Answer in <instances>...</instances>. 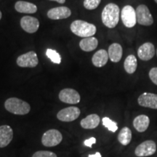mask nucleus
<instances>
[{"mask_svg": "<svg viewBox=\"0 0 157 157\" xmlns=\"http://www.w3.org/2000/svg\"><path fill=\"white\" fill-rule=\"evenodd\" d=\"M120 9L119 6L114 3H109L105 5L102 12V22L105 26L109 29H113L117 26L119 21Z\"/></svg>", "mask_w": 157, "mask_h": 157, "instance_id": "obj_1", "label": "nucleus"}, {"mask_svg": "<svg viewBox=\"0 0 157 157\" xmlns=\"http://www.w3.org/2000/svg\"><path fill=\"white\" fill-rule=\"evenodd\" d=\"M70 28L72 33H74L76 36L83 38L93 36L97 31L95 25L82 20L74 21L71 24Z\"/></svg>", "mask_w": 157, "mask_h": 157, "instance_id": "obj_2", "label": "nucleus"}, {"mask_svg": "<svg viewBox=\"0 0 157 157\" xmlns=\"http://www.w3.org/2000/svg\"><path fill=\"white\" fill-rule=\"evenodd\" d=\"M5 108L10 113L15 115H25L31 111L30 105L17 98H8L5 103Z\"/></svg>", "mask_w": 157, "mask_h": 157, "instance_id": "obj_3", "label": "nucleus"}, {"mask_svg": "<svg viewBox=\"0 0 157 157\" xmlns=\"http://www.w3.org/2000/svg\"><path fill=\"white\" fill-rule=\"evenodd\" d=\"M63 135L58 129H52L45 132L42 135V143L46 147H54L62 142Z\"/></svg>", "mask_w": 157, "mask_h": 157, "instance_id": "obj_4", "label": "nucleus"}, {"mask_svg": "<svg viewBox=\"0 0 157 157\" xmlns=\"http://www.w3.org/2000/svg\"><path fill=\"white\" fill-rule=\"evenodd\" d=\"M137 23L145 26H150L154 23V18L146 5H140L135 10Z\"/></svg>", "mask_w": 157, "mask_h": 157, "instance_id": "obj_5", "label": "nucleus"}, {"mask_svg": "<svg viewBox=\"0 0 157 157\" xmlns=\"http://www.w3.org/2000/svg\"><path fill=\"white\" fill-rule=\"evenodd\" d=\"M17 65L22 68H34L38 65L39 60L37 55L34 51L21 55L16 60Z\"/></svg>", "mask_w": 157, "mask_h": 157, "instance_id": "obj_6", "label": "nucleus"}, {"mask_svg": "<svg viewBox=\"0 0 157 157\" xmlns=\"http://www.w3.org/2000/svg\"><path fill=\"white\" fill-rule=\"evenodd\" d=\"M156 151V144L154 140H146L136 147L135 154L137 157L150 156Z\"/></svg>", "mask_w": 157, "mask_h": 157, "instance_id": "obj_7", "label": "nucleus"}, {"mask_svg": "<svg viewBox=\"0 0 157 157\" xmlns=\"http://www.w3.org/2000/svg\"><path fill=\"white\" fill-rule=\"evenodd\" d=\"M121 17L123 24L127 28H132L137 23L136 12L131 5H126L121 10Z\"/></svg>", "mask_w": 157, "mask_h": 157, "instance_id": "obj_8", "label": "nucleus"}, {"mask_svg": "<svg viewBox=\"0 0 157 157\" xmlns=\"http://www.w3.org/2000/svg\"><path fill=\"white\" fill-rule=\"evenodd\" d=\"M81 111L78 107L70 106L60 110L57 114V118L61 121L70 122L78 119Z\"/></svg>", "mask_w": 157, "mask_h": 157, "instance_id": "obj_9", "label": "nucleus"}, {"mask_svg": "<svg viewBox=\"0 0 157 157\" xmlns=\"http://www.w3.org/2000/svg\"><path fill=\"white\" fill-rule=\"evenodd\" d=\"M59 99L65 103L77 104L81 101V97L76 90L71 88H66L60 92Z\"/></svg>", "mask_w": 157, "mask_h": 157, "instance_id": "obj_10", "label": "nucleus"}, {"mask_svg": "<svg viewBox=\"0 0 157 157\" xmlns=\"http://www.w3.org/2000/svg\"><path fill=\"white\" fill-rule=\"evenodd\" d=\"M137 103L142 107L157 109V94L144 93L137 98Z\"/></svg>", "mask_w": 157, "mask_h": 157, "instance_id": "obj_11", "label": "nucleus"}, {"mask_svg": "<svg viewBox=\"0 0 157 157\" xmlns=\"http://www.w3.org/2000/svg\"><path fill=\"white\" fill-rule=\"evenodd\" d=\"M156 54V49L151 42L143 44L137 50V56L140 60L148 61L154 58Z\"/></svg>", "mask_w": 157, "mask_h": 157, "instance_id": "obj_12", "label": "nucleus"}, {"mask_svg": "<svg viewBox=\"0 0 157 157\" xmlns=\"http://www.w3.org/2000/svg\"><path fill=\"white\" fill-rule=\"evenodd\" d=\"M21 26L25 32L33 34L38 31L39 28V21L34 17L24 16L21 20Z\"/></svg>", "mask_w": 157, "mask_h": 157, "instance_id": "obj_13", "label": "nucleus"}, {"mask_svg": "<svg viewBox=\"0 0 157 157\" xmlns=\"http://www.w3.org/2000/svg\"><path fill=\"white\" fill-rule=\"evenodd\" d=\"M71 15V11L67 7H57L49 10L48 17L52 20H61L69 17Z\"/></svg>", "mask_w": 157, "mask_h": 157, "instance_id": "obj_14", "label": "nucleus"}, {"mask_svg": "<svg viewBox=\"0 0 157 157\" xmlns=\"http://www.w3.org/2000/svg\"><path fill=\"white\" fill-rule=\"evenodd\" d=\"M13 138V130L9 125L0 126V148H5Z\"/></svg>", "mask_w": 157, "mask_h": 157, "instance_id": "obj_15", "label": "nucleus"}, {"mask_svg": "<svg viewBox=\"0 0 157 157\" xmlns=\"http://www.w3.org/2000/svg\"><path fill=\"white\" fill-rule=\"evenodd\" d=\"M109 57L111 62L118 63L121 60L123 55L122 47L119 43H113L109 46Z\"/></svg>", "mask_w": 157, "mask_h": 157, "instance_id": "obj_16", "label": "nucleus"}, {"mask_svg": "<svg viewBox=\"0 0 157 157\" xmlns=\"http://www.w3.org/2000/svg\"><path fill=\"white\" fill-rule=\"evenodd\" d=\"M109 58V53L107 51L102 49V50L97 51L93 55V58H92V62L95 67L101 68L107 63Z\"/></svg>", "mask_w": 157, "mask_h": 157, "instance_id": "obj_17", "label": "nucleus"}, {"mask_svg": "<svg viewBox=\"0 0 157 157\" xmlns=\"http://www.w3.org/2000/svg\"><path fill=\"white\" fill-rule=\"evenodd\" d=\"M150 124V119L146 115H139L133 120V126L137 132H144L148 128Z\"/></svg>", "mask_w": 157, "mask_h": 157, "instance_id": "obj_18", "label": "nucleus"}, {"mask_svg": "<svg viewBox=\"0 0 157 157\" xmlns=\"http://www.w3.org/2000/svg\"><path fill=\"white\" fill-rule=\"evenodd\" d=\"M15 9L18 13L26 14H34L37 11L36 5L25 1H17L15 5Z\"/></svg>", "mask_w": 157, "mask_h": 157, "instance_id": "obj_19", "label": "nucleus"}, {"mask_svg": "<svg viewBox=\"0 0 157 157\" xmlns=\"http://www.w3.org/2000/svg\"><path fill=\"white\" fill-rule=\"evenodd\" d=\"M101 119L98 114L93 113V114L88 115L87 117L82 119L80 124L82 128L86 129H95L99 125Z\"/></svg>", "mask_w": 157, "mask_h": 157, "instance_id": "obj_20", "label": "nucleus"}, {"mask_svg": "<svg viewBox=\"0 0 157 157\" xmlns=\"http://www.w3.org/2000/svg\"><path fill=\"white\" fill-rule=\"evenodd\" d=\"M98 40L94 36L82 39L79 42V47L84 52H92L98 48Z\"/></svg>", "mask_w": 157, "mask_h": 157, "instance_id": "obj_21", "label": "nucleus"}, {"mask_svg": "<svg viewBox=\"0 0 157 157\" xmlns=\"http://www.w3.org/2000/svg\"><path fill=\"white\" fill-rule=\"evenodd\" d=\"M124 68L129 74H132L136 71L137 68V60L134 55H129L124 62Z\"/></svg>", "mask_w": 157, "mask_h": 157, "instance_id": "obj_22", "label": "nucleus"}, {"mask_svg": "<svg viewBox=\"0 0 157 157\" xmlns=\"http://www.w3.org/2000/svg\"><path fill=\"white\" fill-rule=\"evenodd\" d=\"M132 131L127 127H123L118 135V140L123 146H127L132 140Z\"/></svg>", "mask_w": 157, "mask_h": 157, "instance_id": "obj_23", "label": "nucleus"}, {"mask_svg": "<svg viewBox=\"0 0 157 157\" xmlns=\"http://www.w3.org/2000/svg\"><path fill=\"white\" fill-rule=\"evenodd\" d=\"M46 56L54 63L60 64L61 63V57L56 50H52V49H48L46 51Z\"/></svg>", "mask_w": 157, "mask_h": 157, "instance_id": "obj_24", "label": "nucleus"}, {"mask_svg": "<svg viewBox=\"0 0 157 157\" xmlns=\"http://www.w3.org/2000/svg\"><path fill=\"white\" fill-rule=\"evenodd\" d=\"M102 122H103V126L106 127V128L109 129V131H111V132H115L116 131H117L118 129L117 123L111 120V119H109V117L103 118V119H102Z\"/></svg>", "mask_w": 157, "mask_h": 157, "instance_id": "obj_25", "label": "nucleus"}, {"mask_svg": "<svg viewBox=\"0 0 157 157\" xmlns=\"http://www.w3.org/2000/svg\"><path fill=\"white\" fill-rule=\"evenodd\" d=\"M101 2V0H84V7L89 10H93L97 8Z\"/></svg>", "mask_w": 157, "mask_h": 157, "instance_id": "obj_26", "label": "nucleus"}, {"mask_svg": "<svg viewBox=\"0 0 157 157\" xmlns=\"http://www.w3.org/2000/svg\"><path fill=\"white\" fill-rule=\"evenodd\" d=\"M32 157H58L53 152L48 151H39L33 154Z\"/></svg>", "mask_w": 157, "mask_h": 157, "instance_id": "obj_27", "label": "nucleus"}, {"mask_svg": "<svg viewBox=\"0 0 157 157\" xmlns=\"http://www.w3.org/2000/svg\"><path fill=\"white\" fill-rule=\"evenodd\" d=\"M149 78L154 84L157 85V67H154L149 71Z\"/></svg>", "mask_w": 157, "mask_h": 157, "instance_id": "obj_28", "label": "nucleus"}, {"mask_svg": "<svg viewBox=\"0 0 157 157\" xmlns=\"http://www.w3.org/2000/svg\"><path fill=\"white\" fill-rule=\"evenodd\" d=\"M96 143V139L95 137H90V138L87 139V140H86L84 141V145H85L87 147H90V148H92V146H93V144H95Z\"/></svg>", "mask_w": 157, "mask_h": 157, "instance_id": "obj_29", "label": "nucleus"}, {"mask_svg": "<svg viewBox=\"0 0 157 157\" xmlns=\"http://www.w3.org/2000/svg\"><path fill=\"white\" fill-rule=\"evenodd\" d=\"M88 157H102L101 153L99 152H97L95 153V154H90L89 156H88Z\"/></svg>", "mask_w": 157, "mask_h": 157, "instance_id": "obj_30", "label": "nucleus"}, {"mask_svg": "<svg viewBox=\"0 0 157 157\" xmlns=\"http://www.w3.org/2000/svg\"><path fill=\"white\" fill-rule=\"evenodd\" d=\"M50 1L57 2H58L59 4H63L65 3V2H66V0H50Z\"/></svg>", "mask_w": 157, "mask_h": 157, "instance_id": "obj_31", "label": "nucleus"}, {"mask_svg": "<svg viewBox=\"0 0 157 157\" xmlns=\"http://www.w3.org/2000/svg\"><path fill=\"white\" fill-rule=\"evenodd\" d=\"M2 12L0 11V20L2 19Z\"/></svg>", "mask_w": 157, "mask_h": 157, "instance_id": "obj_32", "label": "nucleus"}, {"mask_svg": "<svg viewBox=\"0 0 157 157\" xmlns=\"http://www.w3.org/2000/svg\"><path fill=\"white\" fill-rule=\"evenodd\" d=\"M154 1H155V2H156V3L157 4V0H154Z\"/></svg>", "mask_w": 157, "mask_h": 157, "instance_id": "obj_33", "label": "nucleus"}, {"mask_svg": "<svg viewBox=\"0 0 157 157\" xmlns=\"http://www.w3.org/2000/svg\"><path fill=\"white\" fill-rule=\"evenodd\" d=\"M156 56H157V49H156Z\"/></svg>", "mask_w": 157, "mask_h": 157, "instance_id": "obj_34", "label": "nucleus"}]
</instances>
